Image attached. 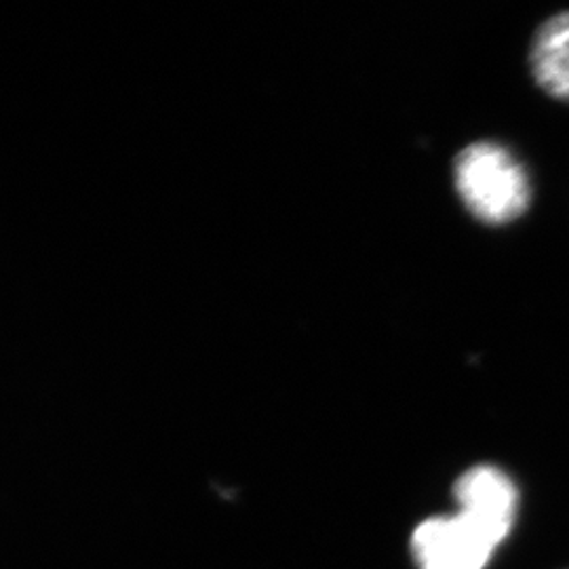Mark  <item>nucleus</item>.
<instances>
[{
  "label": "nucleus",
  "instance_id": "f257e3e1",
  "mask_svg": "<svg viewBox=\"0 0 569 569\" xmlns=\"http://www.w3.org/2000/svg\"><path fill=\"white\" fill-rule=\"evenodd\" d=\"M453 186L470 216L489 226L519 220L531 203L528 169L498 142H472L453 163Z\"/></svg>",
  "mask_w": 569,
  "mask_h": 569
},
{
  "label": "nucleus",
  "instance_id": "7ed1b4c3",
  "mask_svg": "<svg viewBox=\"0 0 569 569\" xmlns=\"http://www.w3.org/2000/svg\"><path fill=\"white\" fill-rule=\"evenodd\" d=\"M458 515L500 545L515 523L519 496L509 475L491 465L468 468L456 488Z\"/></svg>",
  "mask_w": 569,
  "mask_h": 569
},
{
  "label": "nucleus",
  "instance_id": "20e7f679",
  "mask_svg": "<svg viewBox=\"0 0 569 569\" xmlns=\"http://www.w3.org/2000/svg\"><path fill=\"white\" fill-rule=\"evenodd\" d=\"M529 70L545 93L569 102V11L540 23L529 44Z\"/></svg>",
  "mask_w": 569,
  "mask_h": 569
},
{
  "label": "nucleus",
  "instance_id": "f03ea898",
  "mask_svg": "<svg viewBox=\"0 0 569 569\" xmlns=\"http://www.w3.org/2000/svg\"><path fill=\"white\" fill-rule=\"evenodd\" d=\"M496 547L458 512L427 519L411 536V555L418 569H483Z\"/></svg>",
  "mask_w": 569,
  "mask_h": 569
}]
</instances>
